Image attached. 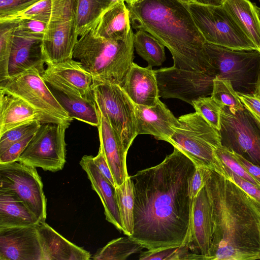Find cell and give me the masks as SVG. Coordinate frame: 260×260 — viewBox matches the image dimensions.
Here are the masks:
<instances>
[{
    "instance_id": "1",
    "label": "cell",
    "mask_w": 260,
    "mask_h": 260,
    "mask_svg": "<svg viewBox=\"0 0 260 260\" xmlns=\"http://www.w3.org/2000/svg\"><path fill=\"white\" fill-rule=\"evenodd\" d=\"M196 168L174 147L159 164L130 176L135 193L131 237L144 248L188 244L193 202L190 183Z\"/></svg>"
},
{
    "instance_id": "2",
    "label": "cell",
    "mask_w": 260,
    "mask_h": 260,
    "mask_svg": "<svg viewBox=\"0 0 260 260\" xmlns=\"http://www.w3.org/2000/svg\"><path fill=\"white\" fill-rule=\"evenodd\" d=\"M205 187L212 208L208 260L260 259V212L238 185L208 169Z\"/></svg>"
},
{
    "instance_id": "3",
    "label": "cell",
    "mask_w": 260,
    "mask_h": 260,
    "mask_svg": "<svg viewBox=\"0 0 260 260\" xmlns=\"http://www.w3.org/2000/svg\"><path fill=\"white\" fill-rule=\"evenodd\" d=\"M131 24L146 31L170 51L173 67L184 70L214 71L205 48L206 41L186 4L179 0H139L126 3Z\"/></svg>"
},
{
    "instance_id": "4",
    "label": "cell",
    "mask_w": 260,
    "mask_h": 260,
    "mask_svg": "<svg viewBox=\"0 0 260 260\" xmlns=\"http://www.w3.org/2000/svg\"><path fill=\"white\" fill-rule=\"evenodd\" d=\"M133 36L108 40L95 36L90 29L79 37L73 59L79 61L94 80L122 86L134 62Z\"/></svg>"
},
{
    "instance_id": "5",
    "label": "cell",
    "mask_w": 260,
    "mask_h": 260,
    "mask_svg": "<svg viewBox=\"0 0 260 260\" xmlns=\"http://www.w3.org/2000/svg\"><path fill=\"white\" fill-rule=\"evenodd\" d=\"M178 119L180 125L168 142L182 151L197 166L223 176V165L215 153L222 145L219 132L196 112L182 115Z\"/></svg>"
},
{
    "instance_id": "6",
    "label": "cell",
    "mask_w": 260,
    "mask_h": 260,
    "mask_svg": "<svg viewBox=\"0 0 260 260\" xmlns=\"http://www.w3.org/2000/svg\"><path fill=\"white\" fill-rule=\"evenodd\" d=\"M186 6L206 42L233 49H257L222 5Z\"/></svg>"
},
{
    "instance_id": "7",
    "label": "cell",
    "mask_w": 260,
    "mask_h": 260,
    "mask_svg": "<svg viewBox=\"0 0 260 260\" xmlns=\"http://www.w3.org/2000/svg\"><path fill=\"white\" fill-rule=\"evenodd\" d=\"M92 93L99 110L119 135L127 152L138 136L135 104L116 84L94 80Z\"/></svg>"
},
{
    "instance_id": "8",
    "label": "cell",
    "mask_w": 260,
    "mask_h": 260,
    "mask_svg": "<svg viewBox=\"0 0 260 260\" xmlns=\"http://www.w3.org/2000/svg\"><path fill=\"white\" fill-rule=\"evenodd\" d=\"M76 0H52L51 16L43 40L46 64L73 59L76 34Z\"/></svg>"
},
{
    "instance_id": "9",
    "label": "cell",
    "mask_w": 260,
    "mask_h": 260,
    "mask_svg": "<svg viewBox=\"0 0 260 260\" xmlns=\"http://www.w3.org/2000/svg\"><path fill=\"white\" fill-rule=\"evenodd\" d=\"M205 48L216 77L230 80L236 89L255 86L260 69V51L233 49L206 42Z\"/></svg>"
},
{
    "instance_id": "10",
    "label": "cell",
    "mask_w": 260,
    "mask_h": 260,
    "mask_svg": "<svg viewBox=\"0 0 260 260\" xmlns=\"http://www.w3.org/2000/svg\"><path fill=\"white\" fill-rule=\"evenodd\" d=\"M0 91L20 98L60 123H70L73 120L50 90L37 68H31L1 82Z\"/></svg>"
},
{
    "instance_id": "11",
    "label": "cell",
    "mask_w": 260,
    "mask_h": 260,
    "mask_svg": "<svg viewBox=\"0 0 260 260\" xmlns=\"http://www.w3.org/2000/svg\"><path fill=\"white\" fill-rule=\"evenodd\" d=\"M70 123H42L18 161L45 171L61 170L66 163V131Z\"/></svg>"
},
{
    "instance_id": "12",
    "label": "cell",
    "mask_w": 260,
    "mask_h": 260,
    "mask_svg": "<svg viewBox=\"0 0 260 260\" xmlns=\"http://www.w3.org/2000/svg\"><path fill=\"white\" fill-rule=\"evenodd\" d=\"M36 168L20 161L0 164V189L14 193L40 222H44L47 216V200Z\"/></svg>"
},
{
    "instance_id": "13",
    "label": "cell",
    "mask_w": 260,
    "mask_h": 260,
    "mask_svg": "<svg viewBox=\"0 0 260 260\" xmlns=\"http://www.w3.org/2000/svg\"><path fill=\"white\" fill-rule=\"evenodd\" d=\"M220 124L221 144L260 167V126L246 108L233 113L224 106Z\"/></svg>"
},
{
    "instance_id": "14",
    "label": "cell",
    "mask_w": 260,
    "mask_h": 260,
    "mask_svg": "<svg viewBox=\"0 0 260 260\" xmlns=\"http://www.w3.org/2000/svg\"><path fill=\"white\" fill-rule=\"evenodd\" d=\"M159 96L176 98L192 105L200 97L211 94L215 76L209 72L191 71L173 66L155 70Z\"/></svg>"
},
{
    "instance_id": "15",
    "label": "cell",
    "mask_w": 260,
    "mask_h": 260,
    "mask_svg": "<svg viewBox=\"0 0 260 260\" xmlns=\"http://www.w3.org/2000/svg\"><path fill=\"white\" fill-rule=\"evenodd\" d=\"M41 76L53 88L67 95L94 100V79L80 62L74 59L47 64Z\"/></svg>"
},
{
    "instance_id": "16",
    "label": "cell",
    "mask_w": 260,
    "mask_h": 260,
    "mask_svg": "<svg viewBox=\"0 0 260 260\" xmlns=\"http://www.w3.org/2000/svg\"><path fill=\"white\" fill-rule=\"evenodd\" d=\"M0 260H42L37 225L0 229Z\"/></svg>"
},
{
    "instance_id": "17",
    "label": "cell",
    "mask_w": 260,
    "mask_h": 260,
    "mask_svg": "<svg viewBox=\"0 0 260 260\" xmlns=\"http://www.w3.org/2000/svg\"><path fill=\"white\" fill-rule=\"evenodd\" d=\"M212 237V208L204 185L193 199L188 244L190 251L208 260Z\"/></svg>"
},
{
    "instance_id": "18",
    "label": "cell",
    "mask_w": 260,
    "mask_h": 260,
    "mask_svg": "<svg viewBox=\"0 0 260 260\" xmlns=\"http://www.w3.org/2000/svg\"><path fill=\"white\" fill-rule=\"evenodd\" d=\"M137 135L149 134L168 142L180 126L179 119L158 99L152 106L135 105Z\"/></svg>"
},
{
    "instance_id": "19",
    "label": "cell",
    "mask_w": 260,
    "mask_h": 260,
    "mask_svg": "<svg viewBox=\"0 0 260 260\" xmlns=\"http://www.w3.org/2000/svg\"><path fill=\"white\" fill-rule=\"evenodd\" d=\"M43 40L21 34L15 29L9 65V77L34 68H37L41 74L43 73L46 63Z\"/></svg>"
},
{
    "instance_id": "20",
    "label": "cell",
    "mask_w": 260,
    "mask_h": 260,
    "mask_svg": "<svg viewBox=\"0 0 260 260\" xmlns=\"http://www.w3.org/2000/svg\"><path fill=\"white\" fill-rule=\"evenodd\" d=\"M34 121L42 123H61L20 98L0 91V135L14 127Z\"/></svg>"
},
{
    "instance_id": "21",
    "label": "cell",
    "mask_w": 260,
    "mask_h": 260,
    "mask_svg": "<svg viewBox=\"0 0 260 260\" xmlns=\"http://www.w3.org/2000/svg\"><path fill=\"white\" fill-rule=\"evenodd\" d=\"M100 122L98 128L100 146L103 148L116 187L119 186L129 177L126 164L127 152L119 135L100 111Z\"/></svg>"
},
{
    "instance_id": "22",
    "label": "cell",
    "mask_w": 260,
    "mask_h": 260,
    "mask_svg": "<svg viewBox=\"0 0 260 260\" xmlns=\"http://www.w3.org/2000/svg\"><path fill=\"white\" fill-rule=\"evenodd\" d=\"M122 88L135 105L154 106L159 99L155 70L133 62Z\"/></svg>"
},
{
    "instance_id": "23",
    "label": "cell",
    "mask_w": 260,
    "mask_h": 260,
    "mask_svg": "<svg viewBox=\"0 0 260 260\" xmlns=\"http://www.w3.org/2000/svg\"><path fill=\"white\" fill-rule=\"evenodd\" d=\"M42 260H88L90 253L71 242L45 222L37 225Z\"/></svg>"
},
{
    "instance_id": "24",
    "label": "cell",
    "mask_w": 260,
    "mask_h": 260,
    "mask_svg": "<svg viewBox=\"0 0 260 260\" xmlns=\"http://www.w3.org/2000/svg\"><path fill=\"white\" fill-rule=\"evenodd\" d=\"M90 180L92 188L99 196L104 208L106 219L120 231H123L117 203L115 187L100 171L92 155L83 156L79 162Z\"/></svg>"
},
{
    "instance_id": "25",
    "label": "cell",
    "mask_w": 260,
    "mask_h": 260,
    "mask_svg": "<svg viewBox=\"0 0 260 260\" xmlns=\"http://www.w3.org/2000/svg\"><path fill=\"white\" fill-rule=\"evenodd\" d=\"M124 1L112 4L91 29L96 37L108 40L126 39L134 35L129 10Z\"/></svg>"
},
{
    "instance_id": "26",
    "label": "cell",
    "mask_w": 260,
    "mask_h": 260,
    "mask_svg": "<svg viewBox=\"0 0 260 260\" xmlns=\"http://www.w3.org/2000/svg\"><path fill=\"white\" fill-rule=\"evenodd\" d=\"M222 5L260 51V18L256 6L249 0H225Z\"/></svg>"
},
{
    "instance_id": "27",
    "label": "cell",
    "mask_w": 260,
    "mask_h": 260,
    "mask_svg": "<svg viewBox=\"0 0 260 260\" xmlns=\"http://www.w3.org/2000/svg\"><path fill=\"white\" fill-rule=\"evenodd\" d=\"M40 221L14 193L0 189V229L37 225Z\"/></svg>"
},
{
    "instance_id": "28",
    "label": "cell",
    "mask_w": 260,
    "mask_h": 260,
    "mask_svg": "<svg viewBox=\"0 0 260 260\" xmlns=\"http://www.w3.org/2000/svg\"><path fill=\"white\" fill-rule=\"evenodd\" d=\"M55 90L54 95L71 117L98 127L100 111L94 100L67 95Z\"/></svg>"
},
{
    "instance_id": "29",
    "label": "cell",
    "mask_w": 260,
    "mask_h": 260,
    "mask_svg": "<svg viewBox=\"0 0 260 260\" xmlns=\"http://www.w3.org/2000/svg\"><path fill=\"white\" fill-rule=\"evenodd\" d=\"M113 4L111 0H76L75 23L77 37L91 29L102 13Z\"/></svg>"
},
{
    "instance_id": "30",
    "label": "cell",
    "mask_w": 260,
    "mask_h": 260,
    "mask_svg": "<svg viewBox=\"0 0 260 260\" xmlns=\"http://www.w3.org/2000/svg\"><path fill=\"white\" fill-rule=\"evenodd\" d=\"M134 47L148 66H160L166 60L165 46L149 32L137 30L133 36Z\"/></svg>"
},
{
    "instance_id": "31",
    "label": "cell",
    "mask_w": 260,
    "mask_h": 260,
    "mask_svg": "<svg viewBox=\"0 0 260 260\" xmlns=\"http://www.w3.org/2000/svg\"><path fill=\"white\" fill-rule=\"evenodd\" d=\"M115 193L123 227L122 232L131 237L134 229L135 193L133 182L130 176L122 184L115 187Z\"/></svg>"
},
{
    "instance_id": "32",
    "label": "cell",
    "mask_w": 260,
    "mask_h": 260,
    "mask_svg": "<svg viewBox=\"0 0 260 260\" xmlns=\"http://www.w3.org/2000/svg\"><path fill=\"white\" fill-rule=\"evenodd\" d=\"M144 247L127 236L112 240L90 258L94 260H123L141 251Z\"/></svg>"
},
{
    "instance_id": "33",
    "label": "cell",
    "mask_w": 260,
    "mask_h": 260,
    "mask_svg": "<svg viewBox=\"0 0 260 260\" xmlns=\"http://www.w3.org/2000/svg\"><path fill=\"white\" fill-rule=\"evenodd\" d=\"M211 96L233 113L244 108L231 82L228 79L216 77L213 81Z\"/></svg>"
},
{
    "instance_id": "34",
    "label": "cell",
    "mask_w": 260,
    "mask_h": 260,
    "mask_svg": "<svg viewBox=\"0 0 260 260\" xmlns=\"http://www.w3.org/2000/svg\"><path fill=\"white\" fill-rule=\"evenodd\" d=\"M141 260H205L203 256L191 252L188 244L167 247L155 249H148L139 257Z\"/></svg>"
},
{
    "instance_id": "35",
    "label": "cell",
    "mask_w": 260,
    "mask_h": 260,
    "mask_svg": "<svg viewBox=\"0 0 260 260\" xmlns=\"http://www.w3.org/2000/svg\"><path fill=\"white\" fill-rule=\"evenodd\" d=\"M16 22H0V81L9 77V65L13 43Z\"/></svg>"
},
{
    "instance_id": "36",
    "label": "cell",
    "mask_w": 260,
    "mask_h": 260,
    "mask_svg": "<svg viewBox=\"0 0 260 260\" xmlns=\"http://www.w3.org/2000/svg\"><path fill=\"white\" fill-rule=\"evenodd\" d=\"M51 9L52 0H41L22 11L0 18V22H17L26 19H38L48 22Z\"/></svg>"
},
{
    "instance_id": "37",
    "label": "cell",
    "mask_w": 260,
    "mask_h": 260,
    "mask_svg": "<svg viewBox=\"0 0 260 260\" xmlns=\"http://www.w3.org/2000/svg\"><path fill=\"white\" fill-rule=\"evenodd\" d=\"M196 112L201 115L214 128L220 130L221 113L223 106L211 96L200 97L192 102Z\"/></svg>"
},
{
    "instance_id": "38",
    "label": "cell",
    "mask_w": 260,
    "mask_h": 260,
    "mask_svg": "<svg viewBox=\"0 0 260 260\" xmlns=\"http://www.w3.org/2000/svg\"><path fill=\"white\" fill-rule=\"evenodd\" d=\"M41 124L40 121H31L11 129L0 135V154L14 143L34 135Z\"/></svg>"
},
{
    "instance_id": "39",
    "label": "cell",
    "mask_w": 260,
    "mask_h": 260,
    "mask_svg": "<svg viewBox=\"0 0 260 260\" xmlns=\"http://www.w3.org/2000/svg\"><path fill=\"white\" fill-rule=\"evenodd\" d=\"M215 153L222 164L232 172L246 180L260 186V184L246 171L240 164L233 150L221 145L217 149Z\"/></svg>"
},
{
    "instance_id": "40",
    "label": "cell",
    "mask_w": 260,
    "mask_h": 260,
    "mask_svg": "<svg viewBox=\"0 0 260 260\" xmlns=\"http://www.w3.org/2000/svg\"><path fill=\"white\" fill-rule=\"evenodd\" d=\"M223 167L224 173L223 176L232 181L242 189L253 201L260 212V186L239 177L224 165Z\"/></svg>"
},
{
    "instance_id": "41",
    "label": "cell",
    "mask_w": 260,
    "mask_h": 260,
    "mask_svg": "<svg viewBox=\"0 0 260 260\" xmlns=\"http://www.w3.org/2000/svg\"><path fill=\"white\" fill-rule=\"evenodd\" d=\"M48 22L34 19H26L17 22L16 30L24 35L44 38Z\"/></svg>"
},
{
    "instance_id": "42",
    "label": "cell",
    "mask_w": 260,
    "mask_h": 260,
    "mask_svg": "<svg viewBox=\"0 0 260 260\" xmlns=\"http://www.w3.org/2000/svg\"><path fill=\"white\" fill-rule=\"evenodd\" d=\"M34 135L28 136L14 143L4 152L0 154V164L18 161L20 155L26 147Z\"/></svg>"
},
{
    "instance_id": "43",
    "label": "cell",
    "mask_w": 260,
    "mask_h": 260,
    "mask_svg": "<svg viewBox=\"0 0 260 260\" xmlns=\"http://www.w3.org/2000/svg\"><path fill=\"white\" fill-rule=\"evenodd\" d=\"M41 0H0V18L22 11Z\"/></svg>"
},
{
    "instance_id": "44",
    "label": "cell",
    "mask_w": 260,
    "mask_h": 260,
    "mask_svg": "<svg viewBox=\"0 0 260 260\" xmlns=\"http://www.w3.org/2000/svg\"><path fill=\"white\" fill-rule=\"evenodd\" d=\"M237 93L244 107L260 126V99L254 94Z\"/></svg>"
},
{
    "instance_id": "45",
    "label": "cell",
    "mask_w": 260,
    "mask_h": 260,
    "mask_svg": "<svg viewBox=\"0 0 260 260\" xmlns=\"http://www.w3.org/2000/svg\"><path fill=\"white\" fill-rule=\"evenodd\" d=\"M208 169L197 166L190 183V195L193 199L205 185Z\"/></svg>"
},
{
    "instance_id": "46",
    "label": "cell",
    "mask_w": 260,
    "mask_h": 260,
    "mask_svg": "<svg viewBox=\"0 0 260 260\" xmlns=\"http://www.w3.org/2000/svg\"><path fill=\"white\" fill-rule=\"evenodd\" d=\"M93 161L100 171L116 187V184L112 173L105 158L103 148L100 146L99 153L96 156L93 157Z\"/></svg>"
},
{
    "instance_id": "47",
    "label": "cell",
    "mask_w": 260,
    "mask_h": 260,
    "mask_svg": "<svg viewBox=\"0 0 260 260\" xmlns=\"http://www.w3.org/2000/svg\"><path fill=\"white\" fill-rule=\"evenodd\" d=\"M234 153L246 171L260 184V167L252 163L235 152Z\"/></svg>"
},
{
    "instance_id": "48",
    "label": "cell",
    "mask_w": 260,
    "mask_h": 260,
    "mask_svg": "<svg viewBox=\"0 0 260 260\" xmlns=\"http://www.w3.org/2000/svg\"><path fill=\"white\" fill-rule=\"evenodd\" d=\"M225 0H195V2L208 5L220 6L223 4Z\"/></svg>"
},
{
    "instance_id": "49",
    "label": "cell",
    "mask_w": 260,
    "mask_h": 260,
    "mask_svg": "<svg viewBox=\"0 0 260 260\" xmlns=\"http://www.w3.org/2000/svg\"><path fill=\"white\" fill-rule=\"evenodd\" d=\"M254 94L257 98L260 99V69L258 74L255 86Z\"/></svg>"
},
{
    "instance_id": "50",
    "label": "cell",
    "mask_w": 260,
    "mask_h": 260,
    "mask_svg": "<svg viewBox=\"0 0 260 260\" xmlns=\"http://www.w3.org/2000/svg\"><path fill=\"white\" fill-rule=\"evenodd\" d=\"M179 1H180L181 2H182L184 4H186L195 2V0H179Z\"/></svg>"
},
{
    "instance_id": "51",
    "label": "cell",
    "mask_w": 260,
    "mask_h": 260,
    "mask_svg": "<svg viewBox=\"0 0 260 260\" xmlns=\"http://www.w3.org/2000/svg\"><path fill=\"white\" fill-rule=\"evenodd\" d=\"M124 2H125L126 3H133L135 2H137L139 0H123Z\"/></svg>"
},
{
    "instance_id": "52",
    "label": "cell",
    "mask_w": 260,
    "mask_h": 260,
    "mask_svg": "<svg viewBox=\"0 0 260 260\" xmlns=\"http://www.w3.org/2000/svg\"><path fill=\"white\" fill-rule=\"evenodd\" d=\"M111 1L112 2V3L113 4H114V3L120 2V1H124L123 0H111Z\"/></svg>"
},
{
    "instance_id": "53",
    "label": "cell",
    "mask_w": 260,
    "mask_h": 260,
    "mask_svg": "<svg viewBox=\"0 0 260 260\" xmlns=\"http://www.w3.org/2000/svg\"><path fill=\"white\" fill-rule=\"evenodd\" d=\"M256 9L257 11V13L260 18V8L256 6Z\"/></svg>"
}]
</instances>
